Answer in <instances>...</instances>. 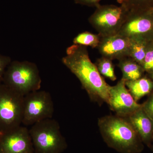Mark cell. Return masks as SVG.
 Masks as SVG:
<instances>
[{"label":"cell","mask_w":153,"mask_h":153,"mask_svg":"<svg viewBox=\"0 0 153 153\" xmlns=\"http://www.w3.org/2000/svg\"><path fill=\"white\" fill-rule=\"evenodd\" d=\"M96 8L88 22L101 37L117 34L130 11L122 5L100 4Z\"/></svg>","instance_id":"8992f818"},{"label":"cell","mask_w":153,"mask_h":153,"mask_svg":"<svg viewBox=\"0 0 153 153\" xmlns=\"http://www.w3.org/2000/svg\"><path fill=\"white\" fill-rule=\"evenodd\" d=\"M142 67L144 71L153 73V41L148 45Z\"/></svg>","instance_id":"d6986e66"},{"label":"cell","mask_w":153,"mask_h":153,"mask_svg":"<svg viewBox=\"0 0 153 153\" xmlns=\"http://www.w3.org/2000/svg\"><path fill=\"white\" fill-rule=\"evenodd\" d=\"M62 62L79 79L91 100L108 104L111 86L91 62L86 47L73 44L68 47Z\"/></svg>","instance_id":"6da1fadb"},{"label":"cell","mask_w":153,"mask_h":153,"mask_svg":"<svg viewBox=\"0 0 153 153\" xmlns=\"http://www.w3.org/2000/svg\"><path fill=\"white\" fill-rule=\"evenodd\" d=\"M0 153H34L29 129L22 126L0 132Z\"/></svg>","instance_id":"9c48e42d"},{"label":"cell","mask_w":153,"mask_h":153,"mask_svg":"<svg viewBox=\"0 0 153 153\" xmlns=\"http://www.w3.org/2000/svg\"><path fill=\"white\" fill-rule=\"evenodd\" d=\"M108 104L117 115L124 117H128L143 106L134 100L122 79L116 85L110 86Z\"/></svg>","instance_id":"30bf717a"},{"label":"cell","mask_w":153,"mask_h":153,"mask_svg":"<svg viewBox=\"0 0 153 153\" xmlns=\"http://www.w3.org/2000/svg\"><path fill=\"white\" fill-rule=\"evenodd\" d=\"M98 125L109 147L120 153H137L141 150V139L127 117L105 116L99 119Z\"/></svg>","instance_id":"7a4b0ae2"},{"label":"cell","mask_w":153,"mask_h":153,"mask_svg":"<svg viewBox=\"0 0 153 153\" xmlns=\"http://www.w3.org/2000/svg\"><path fill=\"white\" fill-rule=\"evenodd\" d=\"M147 10L148 12L153 16V5L149 8L147 9Z\"/></svg>","instance_id":"603a6c76"},{"label":"cell","mask_w":153,"mask_h":153,"mask_svg":"<svg viewBox=\"0 0 153 153\" xmlns=\"http://www.w3.org/2000/svg\"></svg>","instance_id":"484cf974"},{"label":"cell","mask_w":153,"mask_h":153,"mask_svg":"<svg viewBox=\"0 0 153 153\" xmlns=\"http://www.w3.org/2000/svg\"><path fill=\"white\" fill-rule=\"evenodd\" d=\"M25 96L0 84V132L11 130L22 124Z\"/></svg>","instance_id":"5b68a950"},{"label":"cell","mask_w":153,"mask_h":153,"mask_svg":"<svg viewBox=\"0 0 153 153\" xmlns=\"http://www.w3.org/2000/svg\"><path fill=\"white\" fill-rule=\"evenodd\" d=\"M74 2L77 4L88 6L95 7L99 5L100 2L101 0H74Z\"/></svg>","instance_id":"7402d4cb"},{"label":"cell","mask_w":153,"mask_h":153,"mask_svg":"<svg viewBox=\"0 0 153 153\" xmlns=\"http://www.w3.org/2000/svg\"><path fill=\"white\" fill-rule=\"evenodd\" d=\"M41 78L36 63L28 61H12L6 69L2 83L25 96L40 90Z\"/></svg>","instance_id":"3957f363"},{"label":"cell","mask_w":153,"mask_h":153,"mask_svg":"<svg viewBox=\"0 0 153 153\" xmlns=\"http://www.w3.org/2000/svg\"><path fill=\"white\" fill-rule=\"evenodd\" d=\"M101 36L99 34H95L88 32L79 33L74 38V44L93 48H97L100 42Z\"/></svg>","instance_id":"2e32d148"},{"label":"cell","mask_w":153,"mask_h":153,"mask_svg":"<svg viewBox=\"0 0 153 153\" xmlns=\"http://www.w3.org/2000/svg\"><path fill=\"white\" fill-rule=\"evenodd\" d=\"M126 86L137 102L150 93L153 89V82L147 77H141L132 81H125Z\"/></svg>","instance_id":"5bb4252c"},{"label":"cell","mask_w":153,"mask_h":153,"mask_svg":"<svg viewBox=\"0 0 153 153\" xmlns=\"http://www.w3.org/2000/svg\"><path fill=\"white\" fill-rule=\"evenodd\" d=\"M117 34L130 39L153 41V16L146 10H130Z\"/></svg>","instance_id":"ba28073f"},{"label":"cell","mask_w":153,"mask_h":153,"mask_svg":"<svg viewBox=\"0 0 153 153\" xmlns=\"http://www.w3.org/2000/svg\"><path fill=\"white\" fill-rule=\"evenodd\" d=\"M117 1L130 10H146L153 5V0H117Z\"/></svg>","instance_id":"ac0fdd59"},{"label":"cell","mask_w":153,"mask_h":153,"mask_svg":"<svg viewBox=\"0 0 153 153\" xmlns=\"http://www.w3.org/2000/svg\"><path fill=\"white\" fill-rule=\"evenodd\" d=\"M143 108L153 120V93L146 103L143 105Z\"/></svg>","instance_id":"44dd1931"},{"label":"cell","mask_w":153,"mask_h":153,"mask_svg":"<svg viewBox=\"0 0 153 153\" xmlns=\"http://www.w3.org/2000/svg\"><path fill=\"white\" fill-rule=\"evenodd\" d=\"M141 139L148 143L153 137V120L143 106L127 117Z\"/></svg>","instance_id":"7c38bea8"},{"label":"cell","mask_w":153,"mask_h":153,"mask_svg":"<svg viewBox=\"0 0 153 153\" xmlns=\"http://www.w3.org/2000/svg\"><path fill=\"white\" fill-rule=\"evenodd\" d=\"M130 40V47L128 56L142 66L148 45L151 41L141 38Z\"/></svg>","instance_id":"9a60e30c"},{"label":"cell","mask_w":153,"mask_h":153,"mask_svg":"<svg viewBox=\"0 0 153 153\" xmlns=\"http://www.w3.org/2000/svg\"><path fill=\"white\" fill-rule=\"evenodd\" d=\"M1 83H0V84H1Z\"/></svg>","instance_id":"d4e9b609"},{"label":"cell","mask_w":153,"mask_h":153,"mask_svg":"<svg viewBox=\"0 0 153 153\" xmlns=\"http://www.w3.org/2000/svg\"><path fill=\"white\" fill-rule=\"evenodd\" d=\"M130 40L119 34L101 37L99 52L102 56L111 60H120L128 56Z\"/></svg>","instance_id":"8fae6325"},{"label":"cell","mask_w":153,"mask_h":153,"mask_svg":"<svg viewBox=\"0 0 153 153\" xmlns=\"http://www.w3.org/2000/svg\"><path fill=\"white\" fill-rule=\"evenodd\" d=\"M29 132L34 153H62L68 146L59 123L52 118L34 124Z\"/></svg>","instance_id":"277c9868"},{"label":"cell","mask_w":153,"mask_h":153,"mask_svg":"<svg viewBox=\"0 0 153 153\" xmlns=\"http://www.w3.org/2000/svg\"><path fill=\"white\" fill-rule=\"evenodd\" d=\"M118 66L122 73V79L125 81L140 79L142 76L143 71H144L142 66L129 56L119 60Z\"/></svg>","instance_id":"4fadbf2b"},{"label":"cell","mask_w":153,"mask_h":153,"mask_svg":"<svg viewBox=\"0 0 153 153\" xmlns=\"http://www.w3.org/2000/svg\"><path fill=\"white\" fill-rule=\"evenodd\" d=\"M151 75H152V77L153 80V73H152V74H151Z\"/></svg>","instance_id":"cb8c5ba5"},{"label":"cell","mask_w":153,"mask_h":153,"mask_svg":"<svg viewBox=\"0 0 153 153\" xmlns=\"http://www.w3.org/2000/svg\"><path fill=\"white\" fill-rule=\"evenodd\" d=\"M11 62L10 57L0 54V83H2L4 74Z\"/></svg>","instance_id":"ffe728a7"},{"label":"cell","mask_w":153,"mask_h":153,"mask_svg":"<svg viewBox=\"0 0 153 153\" xmlns=\"http://www.w3.org/2000/svg\"><path fill=\"white\" fill-rule=\"evenodd\" d=\"M54 105L49 92L40 90L25 96L22 124L25 126L52 118Z\"/></svg>","instance_id":"52a82bcc"},{"label":"cell","mask_w":153,"mask_h":153,"mask_svg":"<svg viewBox=\"0 0 153 153\" xmlns=\"http://www.w3.org/2000/svg\"><path fill=\"white\" fill-rule=\"evenodd\" d=\"M95 65L102 76L112 81L116 80L117 76L115 74L114 65L112 60L102 56L97 60Z\"/></svg>","instance_id":"e0dca14e"}]
</instances>
